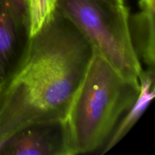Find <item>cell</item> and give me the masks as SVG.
Masks as SVG:
<instances>
[{
	"label": "cell",
	"instance_id": "cell-4",
	"mask_svg": "<svg viewBox=\"0 0 155 155\" xmlns=\"http://www.w3.org/2000/svg\"><path fill=\"white\" fill-rule=\"evenodd\" d=\"M0 155H72L66 120L19 129L0 141Z\"/></svg>",
	"mask_w": 155,
	"mask_h": 155
},
{
	"label": "cell",
	"instance_id": "cell-9",
	"mask_svg": "<svg viewBox=\"0 0 155 155\" xmlns=\"http://www.w3.org/2000/svg\"><path fill=\"white\" fill-rule=\"evenodd\" d=\"M9 1L18 16L24 23L30 26L29 0H9Z\"/></svg>",
	"mask_w": 155,
	"mask_h": 155
},
{
	"label": "cell",
	"instance_id": "cell-1",
	"mask_svg": "<svg viewBox=\"0 0 155 155\" xmlns=\"http://www.w3.org/2000/svg\"><path fill=\"white\" fill-rule=\"evenodd\" d=\"M93 53L81 32L54 10L0 92V141L29 124L65 120Z\"/></svg>",
	"mask_w": 155,
	"mask_h": 155
},
{
	"label": "cell",
	"instance_id": "cell-10",
	"mask_svg": "<svg viewBox=\"0 0 155 155\" xmlns=\"http://www.w3.org/2000/svg\"><path fill=\"white\" fill-rule=\"evenodd\" d=\"M155 0H140L139 6L140 7H148L154 9Z\"/></svg>",
	"mask_w": 155,
	"mask_h": 155
},
{
	"label": "cell",
	"instance_id": "cell-7",
	"mask_svg": "<svg viewBox=\"0 0 155 155\" xmlns=\"http://www.w3.org/2000/svg\"><path fill=\"white\" fill-rule=\"evenodd\" d=\"M154 78V70L148 69L146 71H142L139 77L141 90L139 97L128 110L129 113L111 136L102 154L111 149L128 133L142 116L148 104L154 98L155 92Z\"/></svg>",
	"mask_w": 155,
	"mask_h": 155
},
{
	"label": "cell",
	"instance_id": "cell-5",
	"mask_svg": "<svg viewBox=\"0 0 155 155\" xmlns=\"http://www.w3.org/2000/svg\"><path fill=\"white\" fill-rule=\"evenodd\" d=\"M30 26L14 11L9 0H0V92L24 53Z\"/></svg>",
	"mask_w": 155,
	"mask_h": 155
},
{
	"label": "cell",
	"instance_id": "cell-2",
	"mask_svg": "<svg viewBox=\"0 0 155 155\" xmlns=\"http://www.w3.org/2000/svg\"><path fill=\"white\" fill-rule=\"evenodd\" d=\"M140 90L139 80L123 77L94 52L66 119L71 154L98 149L120 117L134 104Z\"/></svg>",
	"mask_w": 155,
	"mask_h": 155
},
{
	"label": "cell",
	"instance_id": "cell-8",
	"mask_svg": "<svg viewBox=\"0 0 155 155\" xmlns=\"http://www.w3.org/2000/svg\"><path fill=\"white\" fill-rule=\"evenodd\" d=\"M57 0H29L30 36L40 29L54 10ZM124 3V0H114Z\"/></svg>",
	"mask_w": 155,
	"mask_h": 155
},
{
	"label": "cell",
	"instance_id": "cell-6",
	"mask_svg": "<svg viewBox=\"0 0 155 155\" xmlns=\"http://www.w3.org/2000/svg\"><path fill=\"white\" fill-rule=\"evenodd\" d=\"M141 11L129 19L132 42L139 59L148 69L154 70V10L140 8Z\"/></svg>",
	"mask_w": 155,
	"mask_h": 155
},
{
	"label": "cell",
	"instance_id": "cell-3",
	"mask_svg": "<svg viewBox=\"0 0 155 155\" xmlns=\"http://www.w3.org/2000/svg\"><path fill=\"white\" fill-rule=\"evenodd\" d=\"M54 10L71 21L94 52L123 77L139 80L143 70L132 42L130 12L125 3L114 0H57Z\"/></svg>",
	"mask_w": 155,
	"mask_h": 155
}]
</instances>
